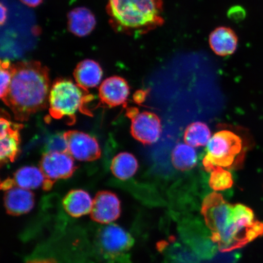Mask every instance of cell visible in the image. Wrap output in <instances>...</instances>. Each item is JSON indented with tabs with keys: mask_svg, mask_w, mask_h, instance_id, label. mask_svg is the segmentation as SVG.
<instances>
[{
	"mask_svg": "<svg viewBox=\"0 0 263 263\" xmlns=\"http://www.w3.org/2000/svg\"><path fill=\"white\" fill-rule=\"evenodd\" d=\"M201 213L221 252L242 248L263 235V222L252 210L240 203L232 204L220 194L213 192L205 197Z\"/></svg>",
	"mask_w": 263,
	"mask_h": 263,
	"instance_id": "6da1fadb",
	"label": "cell"
},
{
	"mask_svg": "<svg viewBox=\"0 0 263 263\" xmlns=\"http://www.w3.org/2000/svg\"><path fill=\"white\" fill-rule=\"evenodd\" d=\"M49 69L38 61L12 64L11 84L4 103L16 121H28L32 115L46 109L51 90Z\"/></svg>",
	"mask_w": 263,
	"mask_h": 263,
	"instance_id": "7a4b0ae2",
	"label": "cell"
},
{
	"mask_svg": "<svg viewBox=\"0 0 263 263\" xmlns=\"http://www.w3.org/2000/svg\"><path fill=\"white\" fill-rule=\"evenodd\" d=\"M162 0H108L107 12L115 31L139 36L164 24Z\"/></svg>",
	"mask_w": 263,
	"mask_h": 263,
	"instance_id": "3957f363",
	"label": "cell"
},
{
	"mask_svg": "<svg viewBox=\"0 0 263 263\" xmlns=\"http://www.w3.org/2000/svg\"><path fill=\"white\" fill-rule=\"evenodd\" d=\"M93 100V95L77 83L67 78H58L52 84L49 97V111L54 119L69 118V122L76 121L78 111L92 116L86 104Z\"/></svg>",
	"mask_w": 263,
	"mask_h": 263,
	"instance_id": "277c9868",
	"label": "cell"
},
{
	"mask_svg": "<svg viewBox=\"0 0 263 263\" xmlns=\"http://www.w3.org/2000/svg\"><path fill=\"white\" fill-rule=\"evenodd\" d=\"M242 150V141L237 135L226 130L218 132L207 144L203 165L209 172H211L215 166L232 168L238 160Z\"/></svg>",
	"mask_w": 263,
	"mask_h": 263,
	"instance_id": "5b68a950",
	"label": "cell"
},
{
	"mask_svg": "<svg viewBox=\"0 0 263 263\" xmlns=\"http://www.w3.org/2000/svg\"><path fill=\"white\" fill-rule=\"evenodd\" d=\"M134 239L129 233L115 223H109L99 230L97 245L101 254L117 258L129 251Z\"/></svg>",
	"mask_w": 263,
	"mask_h": 263,
	"instance_id": "8992f818",
	"label": "cell"
},
{
	"mask_svg": "<svg viewBox=\"0 0 263 263\" xmlns=\"http://www.w3.org/2000/svg\"><path fill=\"white\" fill-rule=\"evenodd\" d=\"M77 168L73 158L67 153H45L42 157L39 168L45 177L43 189L50 190L58 180L70 178Z\"/></svg>",
	"mask_w": 263,
	"mask_h": 263,
	"instance_id": "52a82bcc",
	"label": "cell"
},
{
	"mask_svg": "<svg viewBox=\"0 0 263 263\" xmlns=\"http://www.w3.org/2000/svg\"><path fill=\"white\" fill-rule=\"evenodd\" d=\"M127 116L131 120L130 132L135 139L143 144L157 142L162 133V124L155 114L136 107L127 108Z\"/></svg>",
	"mask_w": 263,
	"mask_h": 263,
	"instance_id": "ba28073f",
	"label": "cell"
},
{
	"mask_svg": "<svg viewBox=\"0 0 263 263\" xmlns=\"http://www.w3.org/2000/svg\"><path fill=\"white\" fill-rule=\"evenodd\" d=\"M180 234L184 244L188 246L203 261H210L218 255L217 246L211 236L209 237L199 223H183L180 226Z\"/></svg>",
	"mask_w": 263,
	"mask_h": 263,
	"instance_id": "9c48e42d",
	"label": "cell"
},
{
	"mask_svg": "<svg viewBox=\"0 0 263 263\" xmlns=\"http://www.w3.org/2000/svg\"><path fill=\"white\" fill-rule=\"evenodd\" d=\"M68 153L81 162H92L100 159L101 150L98 141L90 135L78 130L64 133Z\"/></svg>",
	"mask_w": 263,
	"mask_h": 263,
	"instance_id": "30bf717a",
	"label": "cell"
},
{
	"mask_svg": "<svg viewBox=\"0 0 263 263\" xmlns=\"http://www.w3.org/2000/svg\"><path fill=\"white\" fill-rule=\"evenodd\" d=\"M121 211L118 196L108 191H101L93 199L90 218L101 224H109L120 218Z\"/></svg>",
	"mask_w": 263,
	"mask_h": 263,
	"instance_id": "8fae6325",
	"label": "cell"
},
{
	"mask_svg": "<svg viewBox=\"0 0 263 263\" xmlns=\"http://www.w3.org/2000/svg\"><path fill=\"white\" fill-rule=\"evenodd\" d=\"M0 126V162L3 166V164L9 162H14L18 157L21 144L20 131L24 128V125L13 123L6 118L2 117Z\"/></svg>",
	"mask_w": 263,
	"mask_h": 263,
	"instance_id": "7c38bea8",
	"label": "cell"
},
{
	"mask_svg": "<svg viewBox=\"0 0 263 263\" xmlns=\"http://www.w3.org/2000/svg\"><path fill=\"white\" fill-rule=\"evenodd\" d=\"M130 93L129 86L124 78L111 77L105 80L99 88L101 103L114 107L126 103Z\"/></svg>",
	"mask_w": 263,
	"mask_h": 263,
	"instance_id": "4fadbf2b",
	"label": "cell"
},
{
	"mask_svg": "<svg viewBox=\"0 0 263 263\" xmlns=\"http://www.w3.org/2000/svg\"><path fill=\"white\" fill-rule=\"evenodd\" d=\"M3 202L8 215L21 216L30 212L34 208L35 195L30 190L15 186L6 191Z\"/></svg>",
	"mask_w": 263,
	"mask_h": 263,
	"instance_id": "5bb4252c",
	"label": "cell"
},
{
	"mask_svg": "<svg viewBox=\"0 0 263 263\" xmlns=\"http://www.w3.org/2000/svg\"><path fill=\"white\" fill-rule=\"evenodd\" d=\"M159 249L163 252L165 263H209L200 259L188 246L171 241V242H161Z\"/></svg>",
	"mask_w": 263,
	"mask_h": 263,
	"instance_id": "9a60e30c",
	"label": "cell"
},
{
	"mask_svg": "<svg viewBox=\"0 0 263 263\" xmlns=\"http://www.w3.org/2000/svg\"><path fill=\"white\" fill-rule=\"evenodd\" d=\"M103 74L100 64L91 59L80 62L73 72L76 82L85 90L97 87L100 83Z\"/></svg>",
	"mask_w": 263,
	"mask_h": 263,
	"instance_id": "2e32d148",
	"label": "cell"
},
{
	"mask_svg": "<svg viewBox=\"0 0 263 263\" xmlns=\"http://www.w3.org/2000/svg\"><path fill=\"white\" fill-rule=\"evenodd\" d=\"M62 205L69 215L78 218L90 214L93 200L85 190H72L64 197Z\"/></svg>",
	"mask_w": 263,
	"mask_h": 263,
	"instance_id": "e0dca14e",
	"label": "cell"
},
{
	"mask_svg": "<svg viewBox=\"0 0 263 263\" xmlns=\"http://www.w3.org/2000/svg\"><path fill=\"white\" fill-rule=\"evenodd\" d=\"M96 24L95 15L86 8H77L68 13V30L78 37H85L90 34Z\"/></svg>",
	"mask_w": 263,
	"mask_h": 263,
	"instance_id": "ac0fdd59",
	"label": "cell"
},
{
	"mask_svg": "<svg viewBox=\"0 0 263 263\" xmlns=\"http://www.w3.org/2000/svg\"><path fill=\"white\" fill-rule=\"evenodd\" d=\"M210 47L217 55L221 57L234 53L238 45L235 32L228 27H219L210 35Z\"/></svg>",
	"mask_w": 263,
	"mask_h": 263,
	"instance_id": "d6986e66",
	"label": "cell"
},
{
	"mask_svg": "<svg viewBox=\"0 0 263 263\" xmlns=\"http://www.w3.org/2000/svg\"><path fill=\"white\" fill-rule=\"evenodd\" d=\"M139 163L136 158L129 153H121L111 162L110 169L118 179L126 180L134 176L137 172Z\"/></svg>",
	"mask_w": 263,
	"mask_h": 263,
	"instance_id": "ffe728a7",
	"label": "cell"
},
{
	"mask_svg": "<svg viewBox=\"0 0 263 263\" xmlns=\"http://www.w3.org/2000/svg\"><path fill=\"white\" fill-rule=\"evenodd\" d=\"M12 179L15 186L31 190L43 186L45 177L41 170L37 167L24 166L16 171Z\"/></svg>",
	"mask_w": 263,
	"mask_h": 263,
	"instance_id": "44dd1931",
	"label": "cell"
},
{
	"mask_svg": "<svg viewBox=\"0 0 263 263\" xmlns=\"http://www.w3.org/2000/svg\"><path fill=\"white\" fill-rule=\"evenodd\" d=\"M172 161L177 170L182 172L192 170L197 163L196 151L186 143L178 144L173 150Z\"/></svg>",
	"mask_w": 263,
	"mask_h": 263,
	"instance_id": "7402d4cb",
	"label": "cell"
},
{
	"mask_svg": "<svg viewBox=\"0 0 263 263\" xmlns=\"http://www.w3.org/2000/svg\"><path fill=\"white\" fill-rule=\"evenodd\" d=\"M211 137L209 126L200 121L190 124L184 133L185 143L193 147L206 146Z\"/></svg>",
	"mask_w": 263,
	"mask_h": 263,
	"instance_id": "603a6c76",
	"label": "cell"
},
{
	"mask_svg": "<svg viewBox=\"0 0 263 263\" xmlns=\"http://www.w3.org/2000/svg\"><path fill=\"white\" fill-rule=\"evenodd\" d=\"M209 179V185L212 190L223 191L233 186V180L231 173L221 166L214 167Z\"/></svg>",
	"mask_w": 263,
	"mask_h": 263,
	"instance_id": "cb8c5ba5",
	"label": "cell"
},
{
	"mask_svg": "<svg viewBox=\"0 0 263 263\" xmlns=\"http://www.w3.org/2000/svg\"><path fill=\"white\" fill-rule=\"evenodd\" d=\"M1 97L3 101L8 93L12 76V64L8 60L1 62Z\"/></svg>",
	"mask_w": 263,
	"mask_h": 263,
	"instance_id": "d4e9b609",
	"label": "cell"
},
{
	"mask_svg": "<svg viewBox=\"0 0 263 263\" xmlns=\"http://www.w3.org/2000/svg\"><path fill=\"white\" fill-rule=\"evenodd\" d=\"M47 149V152L68 153L67 143H66L64 134H59L52 137L48 143Z\"/></svg>",
	"mask_w": 263,
	"mask_h": 263,
	"instance_id": "484cf974",
	"label": "cell"
},
{
	"mask_svg": "<svg viewBox=\"0 0 263 263\" xmlns=\"http://www.w3.org/2000/svg\"><path fill=\"white\" fill-rule=\"evenodd\" d=\"M147 92V91L139 90L134 95V100L136 103L139 104H142L146 100Z\"/></svg>",
	"mask_w": 263,
	"mask_h": 263,
	"instance_id": "4316f807",
	"label": "cell"
},
{
	"mask_svg": "<svg viewBox=\"0 0 263 263\" xmlns=\"http://www.w3.org/2000/svg\"><path fill=\"white\" fill-rule=\"evenodd\" d=\"M14 187H15L14 180H13L12 178H10V177L3 181L1 183V189L6 191V192L14 188Z\"/></svg>",
	"mask_w": 263,
	"mask_h": 263,
	"instance_id": "83f0119b",
	"label": "cell"
},
{
	"mask_svg": "<svg viewBox=\"0 0 263 263\" xmlns=\"http://www.w3.org/2000/svg\"><path fill=\"white\" fill-rule=\"evenodd\" d=\"M20 1L29 7L34 8L40 5L44 0H20Z\"/></svg>",
	"mask_w": 263,
	"mask_h": 263,
	"instance_id": "f1b7e54d",
	"label": "cell"
},
{
	"mask_svg": "<svg viewBox=\"0 0 263 263\" xmlns=\"http://www.w3.org/2000/svg\"><path fill=\"white\" fill-rule=\"evenodd\" d=\"M7 9H6V6L3 5V3L1 4V18H0V21H1V25H3L6 21V19H7Z\"/></svg>",
	"mask_w": 263,
	"mask_h": 263,
	"instance_id": "f546056e",
	"label": "cell"
},
{
	"mask_svg": "<svg viewBox=\"0 0 263 263\" xmlns=\"http://www.w3.org/2000/svg\"><path fill=\"white\" fill-rule=\"evenodd\" d=\"M27 263H57L54 259H37V260H33L29 261Z\"/></svg>",
	"mask_w": 263,
	"mask_h": 263,
	"instance_id": "4dcf8cb0",
	"label": "cell"
}]
</instances>
